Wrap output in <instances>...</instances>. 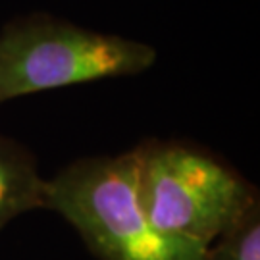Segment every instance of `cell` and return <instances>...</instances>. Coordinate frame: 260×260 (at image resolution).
I'll list each match as a JSON object with an SVG mask.
<instances>
[{"instance_id":"5","label":"cell","mask_w":260,"mask_h":260,"mask_svg":"<svg viewBox=\"0 0 260 260\" xmlns=\"http://www.w3.org/2000/svg\"><path fill=\"white\" fill-rule=\"evenodd\" d=\"M205 260H260V210L256 197L239 220L208 247Z\"/></svg>"},{"instance_id":"3","label":"cell","mask_w":260,"mask_h":260,"mask_svg":"<svg viewBox=\"0 0 260 260\" xmlns=\"http://www.w3.org/2000/svg\"><path fill=\"white\" fill-rule=\"evenodd\" d=\"M137 156L147 216L179 241L208 249L256 197L233 170L195 147L147 143L137 147Z\"/></svg>"},{"instance_id":"2","label":"cell","mask_w":260,"mask_h":260,"mask_svg":"<svg viewBox=\"0 0 260 260\" xmlns=\"http://www.w3.org/2000/svg\"><path fill=\"white\" fill-rule=\"evenodd\" d=\"M154 62L156 50L150 45L33 16L8 25L0 35V103L143 74Z\"/></svg>"},{"instance_id":"4","label":"cell","mask_w":260,"mask_h":260,"mask_svg":"<svg viewBox=\"0 0 260 260\" xmlns=\"http://www.w3.org/2000/svg\"><path fill=\"white\" fill-rule=\"evenodd\" d=\"M47 179H43L27 150L0 135V232L18 216L45 208Z\"/></svg>"},{"instance_id":"1","label":"cell","mask_w":260,"mask_h":260,"mask_svg":"<svg viewBox=\"0 0 260 260\" xmlns=\"http://www.w3.org/2000/svg\"><path fill=\"white\" fill-rule=\"evenodd\" d=\"M137 149L77 160L47 179L45 208L74 225L101 260H205L206 251L162 233L137 183Z\"/></svg>"}]
</instances>
